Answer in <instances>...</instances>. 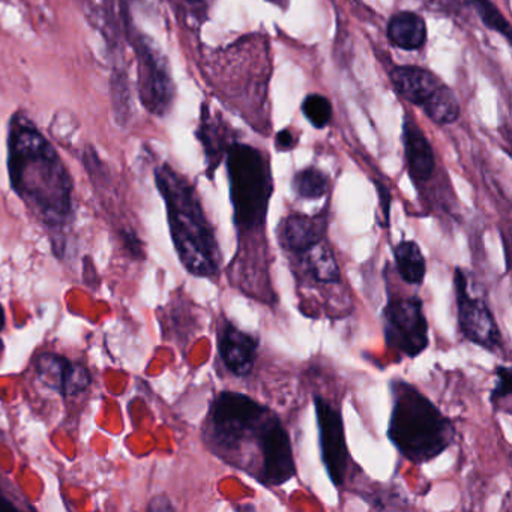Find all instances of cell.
I'll use <instances>...</instances> for the list:
<instances>
[{"mask_svg": "<svg viewBox=\"0 0 512 512\" xmlns=\"http://www.w3.org/2000/svg\"><path fill=\"white\" fill-rule=\"evenodd\" d=\"M149 511H175V506L172 505V500L167 496H157L151 500L148 506Z\"/></svg>", "mask_w": 512, "mask_h": 512, "instance_id": "27", "label": "cell"}, {"mask_svg": "<svg viewBox=\"0 0 512 512\" xmlns=\"http://www.w3.org/2000/svg\"><path fill=\"white\" fill-rule=\"evenodd\" d=\"M7 151L11 188L52 235L56 253H64L74 217L73 178L64 160L25 112L11 116Z\"/></svg>", "mask_w": 512, "mask_h": 512, "instance_id": "1", "label": "cell"}, {"mask_svg": "<svg viewBox=\"0 0 512 512\" xmlns=\"http://www.w3.org/2000/svg\"><path fill=\"white\" fill-rule=\"evenodd\" d=\"M155 184L166 205L173 247L188 274L217 278L221 271L220 244L206 217L194 185L170 164L155 169Z\"/></svg>", "mask_w": 512, "mask_h": 512, "instance_id": "2", "label": "cell"}, {"mask_svg": "<svg viewBox=\"0 0 512 512\" xmlns=\"http://www.w3.org/2000/svg\"><path fill=\"white\" fill-rule=\"evenodd\" d=\"M455 299H457L458 325L461 334L476 346L490 352L505 349L502 332L484 298L473 296L469 290V278L463 268H455Z\"/></svg>", "mask_w": 512, "mask_h": 512, "instance_id": "8", "label": "cell"}, {"mask_svg": "<svg viewBox=\"0 0 512 512\" xmlns=\"http://www.w3.org/2000/svg\"><path fill=\"white\" fill-rule=\"evenodd\" d=\"M275 146H277V149L280 152L292 151L296 146V137L293 136L292 131H280V133L277 134V137H275Z\"/></svg>", "mask_w": 512, "mask_h": 512, "instance_id": "26", "label": "cell"}, {"mask_svg": "<svg viewBox=\"0 0 512 512\" xmlns=\"http://www.w3.org/2000/svg\"><path fill=\"white\" fill-rule=\"evenodd\" d=\"M227 125L224 122L217 121L206 106L203 107L202 119H200L199 130H197V139L202 143L203 151L208 163L209 178H214L215 170L220 166L224 154L230 146L229 134L226 133Z\"/></svg>", "mask_w": 512, "mask_h": 512, "instance_id": "16", "label": "cell"}, {"mask_svg": "<svg viewBox=\"0 0 512 512\" xmlns=\"http://www.w3.org/2000/svg\"><path fill=\"white\" fill-rule=\"evenodd\" d=\"M295 455L289 431L275 413L263 437L257 482L268 488L281 487L296 476Z\"/></svg>", "mask_w": 512, "mask_h": 512, "instance_id": "10", "label": "cell"}, {"mask_svg": "<svg viewBox=\"0 0 512 512\" xmlns=\"http://www.w3.org/2000/svg\"><path fill=\"white\" fill-rule=\"evenodd\" d=\"M395 268L398 275L404 283L409 286H421L427 274V262L418 242L403 241L398 242L394 247Z\"/></svg>", "mask_w": 512, "mask_h": 512, "instance_id": "19", "label": "cell"}, {"mask_svg": "<svg viewBox=\"0 0 512 512\" xmlns=\"http://www.w3.org/2000/svg\"><path fill=\"white\" fill-rule=\"evenodd\" d=\"M131 43L137 61L140 103L151 115H167L175 100V83L169 62L160 47L142 32L131 31Z\"/></svg>", "mask_w": 512, "mask_h": 512, "instance_id": "6", "label": "cell"}, {"mask_svg": "<svg viewBox=\"0 0 512 512\" xmlns=\"http://www.w3.org/2000/svg\"><path fill=\"white\" fill-rule=\"evenodd\" d=\"M512 371L508 365H497L496 367V385L490 394V401L493 406L508 400L511 397Z\"/></svg>", "mask_w": 512, "mask_h": 512, "instance_id": "23", "label": "cell"}, {"mask_svg": "<svg viewBox=\"0 0 512 512\" xmlns=\"http://www.w3.org/2000/svg\"><path fill=\"white\" fill-rule=\"evenodd\" d=\"M269 2H271V4H274V5H278V7H286L287 5V2H289V0H269Z\"/></svg>", "mask_w": 512, "mask_h": 512, "instance_id": "30", "label": "cell"}, {"mask_svg": "<svg viewBox=\"0 0 512 512\" xmlns=\"http://www.w3.org/2000/svg\"><path fill=\"white\" fill-rule=\"evenodd\" d=\"M376 190L379 194L380 212H382L379 226L388 229L389 223H391L392 194L383 182L376 181Z\"/></svg>", "mask_w": 512, "mask_h": 512, "instance_id": "24", "label": "cell"}, {"mask_svg": "<svg viewBox=\"0 0 512 512\" xmlns=\"http://www.w3.org/2000/svg\"><path fill=\"white\" fill-rule=\"evenodd\" d=\"M274 410L241 392L214 398L203 427V442L221 461L257 479L263 437Z\"/></svg>", "mask_w": 512, "mask_h": 512, "instance_id": "3", "label": "cell"}, {"mask_svg": "<svg viewBox=\"0 0 512 512\" xmlns=\"http://www.w3.org/2000/svg\"><path fill=\"white\" fill-rule=\"evenodd\" d=\"M302 112L313 127L325 128L332 119V104L323 95L311 94L302 103Z\"/></svg>", "mask_w": 512, "mask_h": 512, "instance_id": "22", "label": "cell"}, {"mask_svg": "<svg viewBox=\"0 0 512 512\" xmlns=\"http://www.w3.org/2000/svg\"><path fill=\"white\" fill-rule=\"evenodd\" d=\"M20 506L17 505L16 500L11 499L8 496L7 490H5L4 484L0 481V512L2 511H20Z\"/></svg>", "mask_w": 512, "mask_h": 512, "instance_id": "28", "label": "cell"}, {"mask_svg": "<svg viewBox=\"0 0 512 512\" xmlns=\"http://www.w3.org/2000/svg\"><path fill=\"white\" fill-rule=\"evenodd\" d=\"M328 175L316 167L299 170L292 179V188L299 199L319 200L329 193Z\"/></svg>", "mask_w": 512, "mask_h": 512, "instance_id": "20", "label": "cell"}, {"mask_svg": "<svg viewBox=\"0 0 512 512\" xmlns=\"http://www.w3.org/2000/svg\"><path fill=\"white\" fill-rule=\"evenodd\" d=\"M389 41L398 49L416 52L425 46L427 41V25L419 14L412 11H401L389 19L386 29Z\"/></svg>", "mask_w": 512, "mask_h": 512, "instance_id": "17", "label": "cell"}, {"mask_svg": "<svg viewBox=\"0 0 512 512\" xmlns=\"http://www.w3.org/2000/svg\"><path fill=\"white\" fill-rule=\"evenodd\" d=\"M328 221L326 211L316 215H287L278 227V244L287 253L301 256L325 239Z\"/></svg>", "mask_w": 512, "mask_h": 512, "instance_id": "13", "label": "cell"}, {"mask_svg": "<svg viewBox=\"0 0 512 512\" xmlns=\"http://www.w3.org/2000/svg\"><path fill=\"white\" fill-rule=\"evenodd\" d=\"M403 145L407 172L413 184L421 187L433 176L436 158L424 131L410 116H406L403 122Z\"/></svg>", "mask_w": 512, "mask_h": 512, "instance_id": "15", "label": "cell"}, {"mask_svg": "<svg viewBox=\"0 0 512 512\" xmlns=\"http://www.w3.org/2000/svg\"><path fill=\"white\" fill-rule=\"evenodd\" d=\"M226 157L238 241L263 236L269 202L274 194L268 157L260 149L238 142L230 143Z\"/></svg>", "mask_w": 512, "mask_h": 512, "instance_id": "5", "label": "cell"}, {"mask_svg": "<svg viewBox=\"0 0 512 512\" xmlns=\"http://www.w3.org/2000/svg\"><path fill=\"white\" fill-rule=\"evenodd\" d=\"M304 266L305 274L313 283L338 284L341 281L340 266L335 260L334 253L325 244H319L298 256Z\"/></svg>", "mask_w": 512, "mask_h": 512, "instance_id": "18", "label": "cell"}, {"mask_svg": "<svg viewBox=\"0 0 512 512\" xmlns=\"http://www.w3.org/2000/svg\"><path fill=\"white\" fill-rule=\"evenodd\" d=\"M392 410L388 439L413 464H425L439 457L454 443L451 419L412 383L391 382Z\"/></svg>", "mask_w": 512, "mask_h": 512, "instance_id": "4", "label": "cell"}, {"mask_svg": "<svg viewBox=\"0 0 512 512\" xmlns=\"http://www.w3.org/2000/svg\"><path fill=\"white\" fill-rule=\"evenodd\" d=\"M382 325L386 346L400 355L413 359L430 346V328L419 296H389Z\"/></svg>", "mask_w": 512, "mask_h": 512, "instance_id": "7", "label": "cell"}, {"mask_svg": "<svg viewBox=\"0 0 512 512\" xmlns=\"http://www.w3.org/2000/svg\"><path fill=\"white\" fill-rule=\"evenodd\" d=\"M314 410L319 425L320 457L323 466L332 484L337 488L343 487L350 466L343 415L334 403L322 395H314Z\"/></svg>", "mask_w": 512, "mask_h": 512, "instance_id": "9", "label": "cell"}, {"mask_svg": "<svg viewBox=\"0 0 512 512\" xmlns=\"http://www.w3.org/2000/svg\"><path fill=\"white\" fill-rule=\"evenodd\" d=\"M121 241L122 244H124L125 250L130 253V256L133 257V259L140 260L145 257L142 239L137 236V233L134 232V230H122Z\"/></svg>", "mask_w": 512, "mask_h": 512, "instance_id": "25", "label": "cell"}, {"mask_svg": "<svg viewBox=\"0 0 512 512\" xmlns=\"http://www.w3.org/2000/svg\"><path fill=\"white\" fill-rule=\"evenodd\" d=\"M389 79L400 97L422 110L427 109L446 88L436 74L415 65L392 68Z\"/></svg>", "mask_w": 512, "mask_h": 512, "instance_id": "14", "label": "cell"}, {"mask_svg": "<svg viewBox=\"0 0 512 512\" xmlns=\"http://www.w3.org/2000/svg\"><path fill=\"white\" fill-rule=\"evenodd\" d=\"M463 2L467 7L475 10L481 22L488 29L503 35L506 40H511V26H509L508 20L502 16L491 0H463Z\"/></svg>", "mask_w": 512, "mask_h": 512, "instance_id": "21", "label": "cell"}, {"mask_svg": "<svg viewBox=\"0 0 512 512\" xmlns=\"http://www.w3.org/2000/svg\"><path fill=\"white\" fill-rule=\"evenodd\" d=\"M5 326H7V317H5L4 307L0 305V332L4 331Z\"/></svg>", "mask_w": 512, "mask_h": 512, "instance_id": "29", "label": "cell"}, {"mask_svg": "<svg viewBox=\"0 0 512 512\" xmlns=\"http://www.w3.org/2000/svg\"><path fill=\"white\" fill-rule=\"evenodd\" d=\"M38 380L64 397L82 394L91 386L92 374L86 365L58 353H41L35 361Z\"/></svg>", "mask_w": 512, "mask_h": 512, "instance_id": "11", "label": "cell"}, {"mask_svg": "<svg viewBox=\"0 0 512 512\" xmlns=\"http://www.w3.org/2000/svg\"><path fill=\"white\" fill-rule=\"evenodd\" d=\"M218 353L227 370L236 377H247L253 373L259 356L260 341L256 335L223 319L218 326Z\"/></svg>", "mask_w": 512, "mask_h": 512, "instance_id": "12", "label": "cell"}]
</instances>
